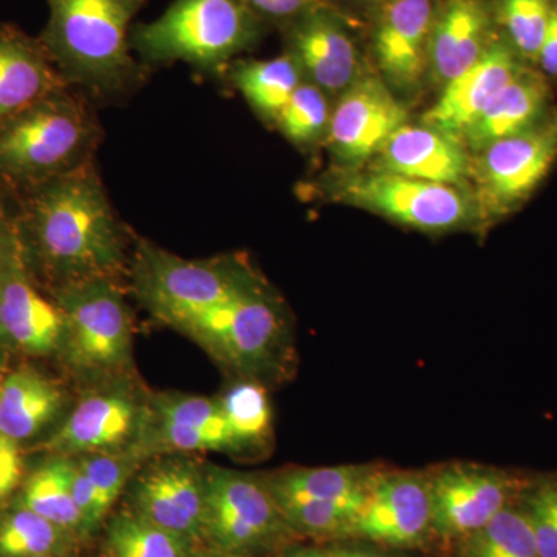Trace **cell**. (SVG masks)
<instances>
[{
  "instance_id": "obj_1",
  "label": "cell",
  "mask_w": 557,
  "mask_h": 557,
  "mask_svg": "<svg viewBox=\"0 0 557 557\" xmlns=\"http://www.w3.org/2000/svg\"><path fill=\"white\" fill-rule=\"evenodd\" d=\"M14 212L28 267L47 292L127 269V233L95 164L17 194Z\"/></svg>"
},
{
  "instance_id": "obj_2",
  "label": "cell",
  "mask_w": 557,
  "mask_h": 557,
  "mask_svg": "<svg viewBox=\"0 0 557 557\" xmlns=\"http://www.w3.org/2000/svg\"><path fill=\"white\" fill-rule=\"evenodd\" d=\"M148 0H46L49 20L38 36L69 87L91 104H116L146 81L132 50L135 17Z\"/></svg>"
},
{
  "instance_id": "obj_3",
  "label": "cell",
  "mask_w": 557,
  "mask_h": 557,
  "mask_svg": "<svg viewBox=\"0 0 557 557\" xmlns=\"http://www.w3.org/2000/svg\"><path fill=\"white\" fill-rule=\"evenodd\" d=\"M102 129L94 104L69 86L0 120V188L24 193L94 163Z\"/></svg>"
},
{
  "instance_id": "obj_4",
  "label": "cell",
  "mask_w": 557,
  "mask_h": 557,
  "mask_svg": "<svg viewBox=\"0 0 557 557\" xmlns=\"http://www.w3.org/2000/svg\"><path fill=\"white\" fill-rule=\"evenodd\" d=\"M269 30L244 0H174L156 21L134 25L131 44L146 69L185 62L220 76Z\"/></svg>"
},
{
  "instance_id": "obj_5",
  "label": "cell",
  "mask_w": 557,
  "mask_h": 557,
  "mask_svg": "<svg viewBox=\"0 0 557 557\" xmlns=\"http://www.w3.org/2000/svg\"><path fill=\"white\" fill-rule=\"evenodd\" d=\"M170 327L196 341L239 380H276L292 361V333L284 302L269 282L212 309L185 314Z\"/></svg>"
},
{
  "instance_id": "obj_6",
  "label": "cell",
  "mask_w": 557,
  "mask_h": 557,
  "mask_svg": "<svg viewBox=\"0 0 557 557\" xmlns=\"http://www.w3.org/2000/svg\"><path fill=\"white\" fill-rule=\"evenodd\" d=\"M129 265L135 296L163 324L222 306L267 284L244 256L189 260L149 240L138 242Z\"/></svg>"
},
{
  "instance_id": "obj_7",
  "label": "cell",
  "mask_w": 557,
  "mask_h": 557,
  "mask_svg": "<svg viewBox=\"0 0 557 557\" xmlns=\"http://www.w3.org/2000/svg\"><path fill=\"white\" fill-rule=\"evenodd\" d=\"M329 199L423 231L450 233L483 225L471 190L370 170L335 171L319 183Z\"/></svg>"
},
{
  "instance_id": "obj_8",
  "label": "cell",
  "mask_w": 557,
  "mask_h": 557,
  "mask_svg": "<svg viewBox=\"0 0 557 557\" xmlns=\"http://www.w3.org/2000/svg\"><path fill=\"white\" fill-rule=\"evenodd\" d=\"M64 311L65 335L60 355L87 381L126 376L132 366V317L119 278H91L50 289Z\"/></svg>"
},
{
  "instance_id": "obj_9",
  "label": "cell",
  "mask_w": 557,
  "mask_h": 557,
  "mask_svg": "<svg viewBox=\"0 0 557 557\" xmlns=\"http://www.w3.org/2000/svg\"><path fill=\"white\" fill-rule=\"evenodd\" d=\"M295 536L265 479L207 465L203 544L228 555L256 557Z\"/></svg>"
},
{
  "instance_id": "obj_10",
  "label": "cell",
  "mask_w": 557,
  "mask_h": 557,
  "mask_svg": "<svg viewBox=\"0 0 557 557\" xmlns=\"http://www.w3.org/2000/svg\"><path fill=\"white\" fill-rule=\"evenodd\" d=\"M557 160V102L541 123L471 156L469 189L483 225L508 218L548 177Z\"/></svg>"
},
{
  "instance_id": "obj_11",
  "label": "cell",
  "mask_w": 557,
  "mask_h": 557,
  "mask_svg": "<svg viewBox=\"0 0 557 557\" xmlns=\"http://www.w3.org/2000/svg\"><path fill=\"white\" fill-rule=\"evenodd\" d=\"M84 395L72 413L44 445L49 456L138 453L149 421V397L126 380L106 381Z\"/></svg>"
},
{
  "instance_id": "obj_12",
  "label": "cell",
  "mask_w": 557,
  "mask_h": 557,
  "mask_svg": "<svg viewBox=\"0 0 557 557\" xmlns=\"http://www.w3.org/2000/svg\"><path fill=\"white\" fill-rule=\"evenodd\" d=\"M148 461L126 487V507L194 547H201L207 463L190 454H163Z\"/></svg>"
},
{
  "instance_id": "obj_13",
  "label": "cell",
  "mask_w": 557,
  "mask_h": 557,
  "mask_svg": "<svg viewBox=\"0 0 557 557\" xmlns=\"http://www.w3.org/2000/svg\"><path fill=\"white\" fill-rule=\"evenodd\" d=\"M278 30L284 51L296 62L304 81L324 90L333 101L369 72L357 32L336 2L314 7Z\"/></svg>"
},
{
  "instance_id": "obj_14",
  "label": "cell",
  "mask_w": 557,
  "mask_h": 557,
  "mask_svg": "<svg viewBox=\"0 0 557 557\" xmlns=\"http://www.w3.org/2000/svg\"><path fill=\"white\" fill-rule=\"evenodd\" d=\"M409 123V109L375 72H366L333 101L324 146L336 171L368 166L392 135Z\"/></svg>"
},
{
  "instance_id": "obj_15",
  "label": "cell",
  "mask_w": 557,
  "mask_h": 557,
  "mask_svg": "<svg viewBox=\"0 0 557 557\" xmlns=\"http://www.w3.org/2000/svg\"><path fill=\"white\" fill-rule=\"evenodd\" d=\"M525 479L507 469L456 463L431 474L432 533L469 536L518 500Z\"/></svg>"
},
{
  "instance_id": "obj_16",
  "label": "cell",
  "mask_w": 557,
  "mask_h": 557,
  "mask_svg": "<svg viewBox=\"0 0 557 557\" xmlns=\"http://www.w3.org/2000/svg\"><path fill=\"white\" fill-rule=\"evenodd\" d=\"M442 0H386L370 16L369 51L376 75L398 97L428 83L432 27Z\"/></svg>"
},
{
  "instance_id": "obj_17",
  "label": "cell",
  "mask_w": 557,
  "mask_h": 557,
  "mask_svg": "<svg viewBox=\"0 0 557 557\" xmlns=\"http://www.w3.org/2000/svg\"><path fill=\"white\" fill-rule=\"evenodd\" d=\"M0 329L10 348L30 357L60 354L65 335L64 311L28 267L16 220L0 277Z\"/></svg>"
},
{
  "instance_id": "obj_18",
  "label": "cell",
  "mask_w": 557,
  "mask_h": 557,
  "mask_svg": "<svg viewBox=\"0 0 557 557\" xmlns=\"http://www.w3.org/2000/svg\"><path fill=\"white\" fill-rule=\"evenodd\" d=\"M432 534L431 474L379 471L348 537L395 548L418 547Z\"/></svg>"
},
{
  "instance_id": "obj_19",
  "label": "cell",
  "mask_w": 557,
  "mask_h": 557,
  "mask_svg": "<svg viewBox=\"0 0 557 557\" xmlns=\"http://www.w3.org/2000/svg\"><path fill=\"white\" fill-rule=\"evenodd\" d=\"M527 67L530 64L498 32L471 67L440 89L437 101L424 112L421 123L461 141L465 132Z\"/></svg>"
},
{
  "instance_id": "obj_20",
  "label": "cell",
  "mask_w": 557,
  "mask_h": 557,
  "mask_svg": "<svg viewBox=\"0 0 557 557\" xmlns=\"http://www.w3.org/2000/svg\"><path fill=\"white\" fill-rule=\"evenodd\" d=\"M366 170L469 189L471 153L460 139L423 123H406L384 143Z\"/></svg>"
},
{
  "instance_id": "obj_21",
  "label": "cell",
  "mask_w": 557,
  "mask_h": 557,
  "mask_svg": "<svg viewBox=\"0 0 557 557\" xmlns=\"http://www.w3.org/2000/svg\"><path fill=\"white\" fill-rule=\"evenodd\" d=\"M493 0H442L429 47L428 83L442 89L497 38Z\"/></svg>"
},
{
  "instance_id": "obj_22",
  "label": "cell",
  "mask_w": 557,
  "mask_h": 557,
  "mask_svg": "<svg viewBox=\"0 0 557 557\" xmlns=\"http://www.w3.org/2000/svg\"><path fill=\"white\" fill-rule=\"evenodd\" d=\"M549 78L530 65L512 81L461 137L468 152L475 153L498 139L522 134L541 123L555 108Z\"/></svg>"
},
{
  "instance_id": "obj_23",
  "label": "cell",
  "mask_w": 557,
  "mask_h": 557,
  "mask_svg": "<svg viewBox=\"0 0 557 557\" xmlns=\"http://www.w3.org/2000/svg\"><path fill=\"white\" fill-rule=\"evenodd\" d=\"M61 86L67 84L51 64L38 36L13 24H0V120Z\"/></svg>"
},
{
  "instance_id": "obj_24",
  "label": "cell",
  "mask_w": 557,
  "mask_h": 557,
  "mask_svg": "<svg viewBox=\"0 0 557 557\" xmlns=\"http://www.w3.org/2000/svg\"><path fill=\"white\" fill-rule=\"evenodd\" d=\"M64 405L58 381L28 366L13 370L0 380V435L22 445L53 423Z\"/></svg>"
},
{
  "instance_id": "obj_25",
  "label": "cell",
  "mask_w": 557,
  "mask_h": 557,
  "mask_svg": "<svg viewBox=\"0 0 557 557\" xmlns=\"http://www.w3.org/2000/svg\"><path fill=\"white\" fill-rule=\"evenodd\" d=\"M75 458L49 456L46 461L25 475L14 504L32 509L58 527L87 539L86 523L73 496Z\"/></svg>"
},
{
  "instance_id": "obj_26",
  "label": "cell",
  "mask_w": 557,
  "mask_h": 557,
  "mask_svg": "<svg viewBox=\"0 0 557 557\" xmlns=\"http://www.w3.org/2000/svg\"><path fill=\"white\" fill-rule=\"evenodd\" d=\"M379 469L364 465L295 468L265 479L278 507L299 502H343L361 498Z\"/></svg>"
},
{
  "instance_id": "obj_27",
  "label": "cell",
  "mask_w": 557,
  "mask_h": 557,
  "mask_svg": "<svg viewBox=\"0 0 557 557\" xmlns=\"http://www.w3.org/2000/svg\"><path fill=\"white\" fill-rule=\"evenodd\" d=\"M226 76L256 115L273 126L281 110L304 83L298 65L285 51L270 60L239 58L226 70Z\"/></svg>"
},
{
  "instance_id": "obj_28",
  "label": "cell",
  "mask_w": 557,
  "mask_h": 557,
  "mask_svg": "<svg viewBox=\"0 0 557 557\" xmlns=\"http://www.w3.org/2000/svg\"><path fill=\"white\" fill-rule=\"evenodd\" d=\"M81 539L10 502L0 511V557L72 556Z\"/></svg>"
},
{
  "instance_id": "obj_29",
  "label": "cell",
  "mask_w": 557,
  "mask_h": 557,
  "mask_svg": "<svg viewBox=\"0 0 557 557\" xmlns=\"http://www.w3.org/2000/svg\"><path fill=\"white\" fill-rule=\"evenodd\" d=\"M104 525V557H193L197 549L127 507L106 520Z\"/></svg>"
},
{
  "instance_id": "obj_30",
  "label": "cell",
  "mask_w": 557,
  "mask_h": 557,
  "mask_svg": "<svg viewBox=\"0 0 557 557\" xmlns=\"http://www.w3.org/2000/svg\"><path fill=\"white\" fill-rule=\"evenodd\" d=\"M237 453L265 446L273 432V410L265 387L239 380L219 397Z\"/></svg>"
},
{
  "instance_id": "obj_31",
  "label": "cell",
  "mask_w": 557,
  "mask_h": 557,
  "mask_svg": "<svg viewBox=\"0 0 557 557\" xmlns=\"http://www.w3.org/2000/svg\"><path fill=\"white\" fill-rule=\"evenodd\" d=\"M460 542V557H541L519 498Z\"/></svg>"
},
{
  "instance_id": "obj_32",
  "label": "cell",
  "mask_w": 557,
  "mask_h": 557,
  "mask_svg": "<svg viewBox=\"0 0 557 557\" xmlns=\"http://www.w3.org/2000/svg\"><path fill=\"white\" fill-rule=\"evenodd\" d=\"M332 98L304 81L278 113L274 127L299 149L324 145L332 119Z\"/></svg>"
},
{
  "instance_id": "obj_33",
  "label": "cell",
  "mask_w": 557,
  "mask_h": 557,
  "mask_svg": "<svg viewBox=\"0 0 557 557\" xmlns=\"http://www.w3.org/2000/svg\"><path fill=\"white\" fill-rule=\"evenodd\" d=\"M150 417L208 432L218 438L223 453H237L219 398L200 395L160 394L149 397Z\"/></svg>"
},
{
  "instance_id": "obj_34",
  "label": "cell",
  "mask_w": 557,
  "mask_h": 557,
  "mask_svg": "<svg viewBox=\"0 0 557 557\" xmlns=\"http://www.w3.org/2000/svg\"><path fill=\"white\" fill-rule=\"evenodd\" d=\"M89 479L95 497V525L100 530L115 507L116 500L126 491L132 478L137 474L145 458L137 453H102L73 457Z\"/></svg>"
},
{
  "instance_id": "obj_35",
  "label": "cell",
  "mask_w": 557,
  "mask_h": 557,
  "mask_svg": "<svg viewBox=\"0 0 557 557\" xmlns=\"http://www.w3.org/2000/svg\"><path fill=\"white\" fill-rule=\"evenodd\" d=\"M498 32L527 64L536 67L552 0H493Z\"/></svg>"
},
{
  "instance_id": "obj_36",
  "label": "cell",
  "mask_w": 557,
  "mask_h": 557,
  "mask_svg": "<svg viewBox=\"0 0 557 557\" xmlns=\"http://www.w3.org/2000/svg\"><path fill=\"white\" fill-rule=\"evenodd\" d=\"M364 497L343 502H299L282 505L281 509L295 534L314 539H347Z\"/></svg>"
},
{
  "instance_id": "obj_37",
  "label": "cell",
  "mask_w": 557,
  "mask_h": 557,
  "mask_svg": "<svg viewBox=\"0 0 557 557\" xmlns=\"http://www.w3.org/2000/svg\"><path fill=\"white\" fill-rule=\"evenodd\" d=\"M519 504L533 530L539 555L557 557V474L527 480Z\"/></svg>"
},
{
  "instance_id": "obj_38",
  "label": "cell",
  "mask_w": 557,
  "mask_h": 557,
  "mask_svg": "<svg viewBox=\"0 0 557 557\" xmlns=\"http://www.w3.org/2000/svg\"><path fill=\"white\" fill-rule=\"evenodd\" d=\"M24 479L25 461L20 443L0 435V511L16 496Z\"/></svg>"
},
{
  "instance_id": "obj_39",
  "label": "cell",
  "mask_w": 557,
  "mask_h": 557,
  "mask_svg": "<svg viewBox=\"0 0 557 557\" xmlns=\"http://www.w3.org/2000/svg\"><path fill=\"white\" fill-rule=\"evenodd\" d=\"M269 27L281 28L282 25L295 20L314 7L336 0H244Z\"/></svg>"
},
{
  "instance_id": "obj_40",
  "label": "cell",
  "mask_w": 557,
  "mask_h": 557,
  "mask_svg": "<svg viewBox=\"0 0 557 557\" xmlns=\"http://www.w3.org/2000/svg\"><path fill=\"white\" fill-rule=\"evenodd\" d=\"M536 69L541 70L549 79H557V0H552V10L544 40L536 62Z\"/></svg>"
},
{
  "instance_id": "obj_41",
  "label": "cell",
  "mask_w": 557,
  "mask_h": 557,
  "mask_svg": "<svg viewBox=\"0 0 557 557\" xmlns=\"http://www.w3.org/2000/svg\"><path fill=\"white\" fill-rule=\"evenodd\" d=\"M13 228L14 212L11 211L9 205H7L5 196H3V190L0 188V277H2L3 259H5V251L7 247H9ZM9 348L2 329H0V361H2L3 355L7 354Z\"/></svg>"
},
{
  "instance_id": "obj_42",
  "label": "cell",
  "mask_w": 557,
  "mask_h": 557,
  "mask_svg": "<svg viewBox=\"0 0 557 557\" xmlns=\"http://www.w3.org/2000/svg\"><path fill=\"white\" fill-rule=\"evenodd\" d=\"M332 548L333 556L335 557H391L384 553L373 552V549L346 547V545H335Z\"/></svg>"
},
{
  "instance_id": "obj_43",
  "label": "cell",
  "mask_w": 557,
  "mask_h": 557,
  "mask_svg": "<svg viewBox=\"0 0 557 557\" xmlns=\"http://www.w3.org/2000/svg\"><path fill=\"white\" fill-rule=\"evenodd\" d=\"M284 557H335L330 547H298L289 549Z\"/></svg>"
},
{
  "instance_id": "obj_44",
  "label": "cell",
  "mask_w": 557,
  "mask_h": 557,
  "mask_svg": "<svg viewBox=\"0 0 557 557\" xmlns=\"http://www.w3.org/2000/svg\"><path fill=\"white\" fill-rule=\"evenodd\" d=\"M347 2L357 7L358 10L366 11L369 16H372V14L375 13V11L379 10L386 0H347Z\"/></svg>"
},
{
  "instance_id": "obj_45",
  "label": "cell",
  "mask_w": 557,
  "mask_h": 557,
  "mask_svg": "<svg viewBox=\"0 0 557 557\" xmlns=\"http://www.w3.org/2000/svg\"><path fill=\"white\" fill-rule=\"evenodd\" d=\"M193 557H242V556L228 555V553L218 552V549L199 547L196 549V552H194Z\"/></svg>"
},
{
  "instance_id": "obj_46",
  "label": "cell",
  "mask_w": 557,
  "mask_h": 557,
  "mask_svg": "<svg viewBox=\"0 0 557 557\" xmlns=\"http://www.w3.org/2000/svg\"><path fill=\"white\" fill-rule=\"evenodd\" d=\"M42 557H72V556H42Z\"/></svg>"
}]
</instances>
